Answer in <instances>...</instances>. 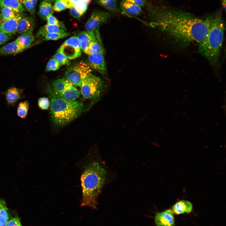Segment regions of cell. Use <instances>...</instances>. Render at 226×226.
<instances>
[{
    "label": "cell",
    "instance_id": "6da1fadb",
    "mask_svg": "<svg viewBox=\"0 0 226 226\" xmlns=\"http://www.w3.org/2000/svg\"><path fill=\"white\" fill-rule=\"evenodd\" d=\"M149 13V25L162 31L174 44L182 48L203 41L208 33L205 20L191 13L167 6H153Z\"/></svg>",
    "mask_w": 226,
    "mask_h": 226
},
{
    "label": "cell",
    "instance_id": "7a4b0ae2",
    "mask_svg": "<svg viewBox=\"0 0 226 226\" xmlns=\"http://www.w3.org/2000/svg\"><path fill=\"white\" fill-rule=\"evenodd\" d=\"M76 165L80 173L82 191L81 206L96 209L103 189L116 177L101 158L98 149H91Z\"/></svg>",
    "mask_w": 226,
    "mask_h": 226
},
{
    "label": "cell",
    "instance_id": "3957f363",
    "mask_svg": "<svg viewBox=\"0 0 226 226\" xmlns=\"http://www.w3.org/2000/svg\"><path fill=\"white\" fill-rule=\"evenodd\" d=\"M204 19L208 27L205 39L198 44L199 53L211 65L216 66L219 60L224 39L225 24L221 13L207 16Z\"/></svg>",
    "mask_w": 226,
    "mask_h": 226
},
{
    "label": "cell",
    "instance_id": "277c9868",
    "mask_svg": "<svg viewBox=\"0 0 226 226\" xmlns=\"http://www.w3.org/2000/svg\"><path fill=\"white\" fill-rule=\"evenodd\" d=\"M51 99L50 114L52 121L57 126H65L80 116L84 110L83 104L78 101H70L49 90Z\"/></svg>",
    "mask_w": 226,
    "mask_h": 226
},
{
    "label": "cell",
    "instance_id": "5b68a950",
    "mask_svg": "<svg viewBox=\"0 0 226 226\" xmlns=\"http://www.w3.org/2000/svg\"><path fill=\"white\" fill-rule=\"evenodd\" d=\"M80 87L83 98L90 100L92 105L99 100L106 89L103 80L92 73L83 81Z\"/></svg>",
    "mask_w": 226,
    "mask_h": 226
},
{
    "label": "cell",
    "instance_id": "8992f818",
    "mask_svg": "<svg viewBox=\"0 0 226 226\" xmlns=\"http://www.w3.org/2000/svg\"><path fill=\"white\" fill-rule=\"evenodd\" d=\"M92 74V69L87 63L81 61L66 70V78L73 85L80 87L83 81Z\"/></svg>",
    "mask_w": 226,
    "mask_h": 226
},
{
    "label": "cell",
    "instance_id": "52a82bcc",
    "mask_svg": "<svg viewBox=\"0 0 226 226\" xmlns=\"http://www.w3.org/2000/svg\"><path fill=\"white\" fill-rule=\"evenodd\" d=\"M51 88L55 94L69 100L75 101L80 95L79 91L65 78L53 81Z\"/></svg>",
    "mask_w": 226,
    "mask_h": 226
},
{
    "label": "cell",
    "instance_id": "ba28073f",
    "mask_svg": "<svg viewBox=\"0 0 226 226\" xmlns=\"http://www.w3.org/2000/svg\"><path fill=\"white\" fill-rule=\"evenodd\" d=\"M64 54L69 60L80 57L81 50L77 36H73L65 40L58 49L57 51Z\"/></svg>",
    "mask_w": 226,
    "mask_h": 226
},
{
    "label": "cell",
    "instance_id": "9c48e42d",
    "mask_svg": "<svg viewBox=\"0 0 226 226\" xmlns=\"http://www.w3.org/2000/svg\"><path fill=\"white\" fill-rule=\"evenodd\" d=\"M111 15L110 13L106 11L100 10L94 11L85 24L86 31L95 33L99 30L100 25L108 21Z\"/></svg>",
    "mask_w": 226,
    "mask_h": 226
},
{
    "label": "cell",
    "instance_id": "30bf717a",
    "mask_svg": "<svg viewBox=\"0 0 226 226\" xmlns=\"http://www.w3.org/2000/svg\"><path fill=\"white\" fill-rule=\"evenodd\" d=\"M88 64L90 67L101 74L107 73L104 51L88 55Z\"/></svg>",
    "mask_w": 226,
    "mask_h": 226
},
{
    "label": "cell",
    "instance_id": "8fae6325",
    "mask_svg": "<svg viewBox=\"0 0 226 226\" xmlns=\"http://www.w3.org/2000/svg\"><path fill=\"white\" fill-rule=\"evenodd\" d=\"M100 36L99 30L96 31L95 33L86 30L80 32L77 37L79 41L81 51L87 54L90 43Z\"/></svg>",
    "mask_w": 226,
    "mask_h": 226
},
{
    "label": "cell",
    "instance_id": "7c38bea8",
    "mask_svg": "<svg viewBox=\"0 0 226 226\" xmlns=\"http://www.w3.org/2000/svg\"><path fill=\"white\" fill-rule=\"evenodd\" d=\"M173 213L170 209L157 213L154 218L156 226H174L175 221Z\"/></svg>",
    "mask_w": 226,
    "mask_h": 226
},
{
    "label": "cell",
    "instance_id": "4fadbf2b",
    "mask_svg": "<svg viewBox=\"0 0 226 226\" xmlns=\"http://www.w3.org/2000/svg\"><path fill=\"white\" fill-rule=\"evenodd\" d=\"M120 7L121 13L129 17L135 18L143 12L141 7L124 0L121 1Z\"/></svg>",
    "mask_w": 226,
    "mask_h": 226
},
{
    "label": "cell",
    "instance_id": "5bb4252c",
    "mask_svg": "<svg viewBox=\"0 0 226 226\" xmlns=\"http://www.w3.org/2000/svg\"><path fill=\"white\" fill-rule=\"evenodd\" d=\"M4 95L8 105L13 106L23 98L24 94L23 89L12 87L5 92Z\"/></svg>",
    "mask_w": 226,
    "mask_h": 226
},
{
    "label": "cell",
    "instance_id": "9a60e30c",
    "mask_svg": "<svg viewBox=\"0 0 226 226\" xmlns=\"http://www.w3.org/2000/svg\"><path fill=\"white\" fill-rule=\"evenodd\" d=\"M22 18L20 15L10 19L0 21V30L7 34L12 35L16 33L17 24Z\"/></svg>",
    "mask_w": 226,
    "mask_h": 226
},
{
    "label": "cell",
    "instance_id": "2e32d148",
    "mask_svg": "<svg viewBox=\"0 0 226 226\" xmlns=\"http://www.w3.org/2000/svg\"><path fill=\"white\" fill-rule=\"evenodd\" d=\"M67 29L63 22H60L58 24L54 25L46 24L41 27L36 36L38 37H43L46 34L49 33L66 32Z\"/></svg>",
    "mask_w": 226,
    "mask_h": 226
},
{
    "label": "cell",
    "instance_id": "e0dca14e",
    "mask_svg": "<svg viewBox=\"0 0 226 226\" xmlns=\"http://www.w3.org/2000/svg\"><path fill=\"white\" fill-rule=\"evenodd\" d=\"M35 25L33 19L30 16L21 18L17 26L16 33L20 34L33 32Z\"/></svg>",
    "mask_w": 226,
    "mask_h": 226
},
{
    "label": "cell",
    "instance_id": "ac0fdd59",
    "mask_svg": "<svg viewBox=\"0 0 226 226\" xmlns=\"http://www.w3.org/2000/svg\"><path fill=\"white\" fill-rule=\"evenodd\" d=\"M26 49L19 46L15 40L7 44L0 48V55L17 54Z\"/></svg>",
    "mask_w": 226,
    "mask_h": 226
},
{
    "label": "cell",
    "instance_id": "d6986e66",
    "mask_svg": "<svg viewBox=\"0 0 226 226\" xmlns=\"http://www.w3.org/2000/svg\"><path fill=\"white\" fill-rule=\"evenodd\" d=\"M193 206L190 202L184 200L177 202L172 207V211L176 214L189 213L192 211Z\"/></svg>",
    "mask_w": 226,
    "mask_h": 226
},
{
    "label": "cell",
    "instance_id": "ffe728a7",
    "mask_svg": "<svg viewBox=\"0 0 226 226\" xmlns=\"http://www.w3.org/2000/svg\"><path fill=\"white\" fill-rule=\"evenodd\" d=\"M35 40L33 32H30L21 34L15 41L19 46L26 49L30 47Z\"/></svg>",
    "mask_w": 226,
    "mask_h": 226
},
{
    "label": "cell",
    "instance_id": "44dd1931",
    "mask_svg": "<svg viewBox=\"0 0 226 226\" xmlns=\"http://www.w3.org/2000/svg\"><path fill=\"white\" fill-rule=\"evenodd\" d=\"M0 6L9 8L20 13L25 11L22 4L18 0H0Z\"/></svg>",
    "mask_w": 226,
    "mask_h": 226
},
{
    "label": "cell",
    "instance_id": "7402d4cb",
    "mask_svg": "<svg viewBox=\"0 0 226 226\" xmlns=\"http://www.w3.org/2000/svg\"><path fill=\"white\" fill-rule=\"evenodd\" d=\"M54 12L53 6L51 3L45 0L42 1L39 6L38 15L44 20H46L48 16Z\"/></svg>",
    "mask_w": 226,
    "mask_h": 226
},
{
    "label": "cell",
    "instance_id": "603a6c76",
    "mask_svg": "<svg viewBox=\"0 0 226 226\" xmlns=\"http://www.w3.org/2000/svg\"><path fill=\"white\" fill-rule=\"evenodd\" d=\"M104 51L100 36L90 43L88 50L87 54L89 55Z\"/></svg>",
    "mask_w": 226,
    "mask_h": 226
},
{
    "label": "cell",
    "instance_id": "cb8c5ba5",
    "mask_svg": "<svg viewBox=\"0 0 226 226\" xmlns=\"http://www.w3.org/2000/svg\"><path fill=\"white\" fill-rule=\"evenodd\" d=\"M8 218V209L5 202L0 199V226H5Z\"/></svg>",
    "mask_w": 226,
    "mask_h": 226
},
{
    "label": "cell",
    "instance_id": "d4e9b609",
    "mask_svg": "<svg viewBox=\"0 0 226 226\" xmlns=\"http://www.w3.org/2000/svg\"><path fill=\"white\" fill-rule=\"evenodd\" d=\"M29 108V104L27 100L19 102L17 108V114L20 118H25L27 116Z\"/></svg>",
    "mask_w": 226,
    "mask_h": 226
},
{
    "label": "cell",
    "instance_id": "484cf974",
    "mask_svg": "<svg viewBox=\"0 0 226 226\" xmlns=\"http://www.w3.org/2000/svg\"><path fill=\"white\" fill-rule=\"evenodd\" d=\"M2 20H6L14 18L20 15L14 10L8 7H1Z\"/></svg>",
    "mask_w": 226,
    "mask_h": 226
},
{
    "label": "cell",
    "instance_id": "4316f807",
    "mask_svg": "<svg viewBox=\"0 0 226 226\" xmlns=\"http://www.w3.org/2000/svg\"><path fill=\"white\" fill-rule=\"evenodd\" d=\"M70 34L66 32L49 33L46 34L42 37L44 40H56L68 36Z\"/></svg>",
    "mask_w": 226,
    "mask_h": 226
},
{
    "label": "cell",
    "instance_id": "83f0119b",
    "mask_svg": "<svg viewBox=\"0 0 226 226\" xmlns=\"http://www.w3.org/2000/svg\"><path fill=\"white\" fill-rule=\"evenodd\" d=\"M100 5L109 11L110 13H115L117 10V0H110L101 3Z\"/></svg>",
    "mask_w": 226,
    "mask_h": 226
},
{
    "label": "cell",
    "instance_id": "f1b7e54d",
    "mask_svg": "<svg viewBox=\"0 0 226 226\" xmlns=\"http://www.w3.org/2000/svg\"><path fill=\"white\" fill-rule=\"evenodd\" d=\"M60 65H69L70 64L69 60L63 54L57 52L53 56Z\"/></svg>",
    "mask_w": 226,
    "mask_h": 226
},
{
    "label": "cell",
    "instance_id": "f546056e",
    "mask_svg": "<svg viewBox=\"0 0 226 226\" xmlns=\"http://www.w3.org/2000/svg\"><path fill=\"white\" fill-rule=\"evenodd\" d=\"M37 2V0H23L22 4L30 13L34 14Z\"/></svg>",
    "mask_w": 226,
    "mask_h": 226
},
{
    "label": "cell",
    "instance_id": "4dcf8cb0",
    "mask_svg": "<svg viewBox=\"0 0 226 226\" xmlns=\"http://www.w3.org/2000/svg\"><path fill=\"white\" fill-rule=\"evenodd\" d=\"M60 66L57 61L52 58L47 62L46 66V70L47 71H56L59 69Z\"/></svg>",
    "mask_w": 226,
    "mask_h": 226
},
{
    "label": "cell",
    "instance_id": "1f68e13d",
    "mask_svg": "<svg viewBox=\"0 0 226 226\" xmlns=\"http://www.w3.org/2000/svg\"><path fill=\"white\" fill-rule=\"evenodd\" d=\"M54 1V4L53 6V10L59 12L67 8L65 4L61 0H55Z\"/></svg>",
    "mask_w": 226,
    "mask_h": 226
},
{
    "label": "cell",
    "instance_id": "d6a6232c",
    "mask_svg": "<svg viewBox=\"0 0 226 226\" xmlns=\"http://www.w3.org/2000/svg\"><path fill=\"white\" fill-rule=\"evenodd\" d=\"M89 3L83 1L76 3L74 6L81 13L83 14L88 8Z\"/></svg>",
    "mask_w": 226,
    "mask_h": 226
},
{
    "label": "cell",
    "instance_id": "836d02e7",
    "mask_svg": "<svg viewBox=\"0 0 226 226\" xmlns=\"http://www.w3.org/2000/svg\"><path fill=\"white\" fill-rule=\"evenodd\" d=\"M39 107L42 110L47 109L50 106V102L47 98L43 97L40 98L38 100Z\"/></svg>",
    "mask_w": 226,
    "mask_h": 226
},
{
    "label": "cell",
    "instance_id": "e575fe53",
    "mask_svg": "<svg viewBox=\"0 0 226 226\" xmlns=\"http://www.w3.org/2000/svg\"><path fill=\"white\" fill-rule=\"evenodd\" d=\"M66 5L67 8H70L76 3L83 1H85L89 3L91 0H61Z\"/></svg>",
    "mask_w": 226,
    "mask_h": 226
},
{
    "label": "cell",
    "instance_id": "d590c367",
    "mask_svg": "<svg viewBox=\"0 0 226 226\" xmlns=\"http://www.w3.org/2000/svg\"><path fill=\"white\" fill-rule=\"evenodd\" d=\"M12 38V35L5 34L0 30V45L5 44Z\"/></svg>",
    "mask_w": 226,
    "mask_h": 226
},
{
    "label": "cell",
    "instance_id": "8d00e7d4",
    "mask_svg": "<svg viewBox=\"0 0 226 226\" xmlns=\"http://www.w3.org/2000/svg\"><path fill=\"white\" fill-rule=\"evenodd\" d=\"M5 226H22V225L19 218L17 217H15L7 222Z\"/></svg>",
    "mask_w": 226,
    "mask_h": 226
},
{
    "label": "cell",
    "instance_id": "74e56055",
    "mask_svg": "<svg viewBox=\"0 0 226 226\" xmlns=\"http://www.w3.org/2000/svg\"><path fill=\"white\" fill-rule=\"evenodd\" d=\"M70 13L71 15L76 19L80 18L83 14L80 12L74 6L70 8Z\"/></svg>",
    "mask_w": 226,
    "mask_h": 226
},
{
    "label": "cell",
    "instance_id": "f35d334b",
    "mask_svg": "<svg viewBox=\"0 0 226 226\" xmlns=\"http://www.w3.org/2000/svg\"><path fill=\"white\" fill-rule=\"evenodd\" d=\"M47 24L49 25H54L58 24L60 22L58 19L52 14L49 15L46 18Z\"/></svg>",
    "mask_w": 226,
    "mask_h": 226
},
{
    "label": "cell",
    "instance_id": "ab89813d",
    "mask_svg": "<svg viewBox=\"0 0 226 226\" xmlns=\"http://www.w3.org/2000/svg\"><path fill=\"white\" fill-rule=\"evenodd\" d=\"M125 1L134 3L141 7L144 6V3L143 0H124Z\"/></svg>",
    "mask_w": 226,
    "mask_h": 226
},
{
    "label": "cell",
    "instance_id": "60d3db41",
    "mask_svg": "<svg viewBox=\"0 0 226 226\" xmlns=\"http://www.w3.org/2000/svg\"><path fill=\"white\" fill-rule=\"evenodd\" d=\"M222 5L223 6V8H224V10H225L226 8V1L225 0H221Z\"/></svg>",
    "mask_w": 226,
    "mask_h": 226
},
{
    "label": "cell",
    "instance_id": "b9f144b4",
    "mask_svg": "<svg viewBox=\"0 0 226 226\" xmlns=\"http://www.w3.org/2000/svg\"><path fill=\"white\" fill-rule=\"evenodd\" d=\"M110 0H98L97 3L99 4L106 2Z\"/></svg>",
    "mask_w": 226,
    "mask_h": 226
},
{
    "label": "cell",
    "instance_id": "7bdbcfd3",
    "mask_svg": "<svg viewBox=\"0 0 226 226\" xmlns=\"http://www.w3.org/2000/svg\"><path fill=\"white\" fill-rule=\"evenodd\" d=\"M45 1L50 3H51L54 1L55 0H45Z\"/></svg>",
    "mask_w": 226,
    "mask_h": 226
},
{
    "label": "cell",
    "instance_id": "ee69618b",
    "mask_svg": "<svg viewBox=\"0 0 226 226\" xmlns=\"http://www.w3.org/2000/svg\"><path fill=\"white\" fill-rule=\"evenodd\" d=\"M19 0L22 3L23 0Z\"/></svg>",
    "mask_w": 226,
    "mask_h": 226
},
{
    "label": "cell",
    "instance_id": "f6af8a7d",
    "mask_svg": "<svg viewBox=\"0 0 226 226\" xmlns=\"http://www.w3.org/2000/svg\"><path fill=\"white\" fill-rule=\"evenodd\" d=\"M1 19H2L1 14V13H0V20H1Z\"/></svg>",
    "mask_w": 226,
    "mask_h": 226
},
{
    "label": "cell",
    "instance_id": "bcb514c9",
    "mask_svg": "<svg viewBox=\"0 0 226 226\" xmlns=\"http://www.w3.org/2000/svg\"><path fill=\"white\" fill-rule=\"evenodd\" d=\"M0 24H1V23H0Z\"/></svg>",
    "mask_w": 226,
    "mask_h": 226
},
{
    "label": "cell",
    "instance_id": "7dc6e473",
    "mask_svg": "<svg viewBox=\"0 0 226 226\" xmlns=\"http://www.w3.org/2000/svg\"><path fill=\"white\" fill-rule=\"evenodd\" d=\"M0 10H1V9H0Z\"/></svg>",
    "mask_w": 226,
    "mask_h": 226
}]
</instances>
